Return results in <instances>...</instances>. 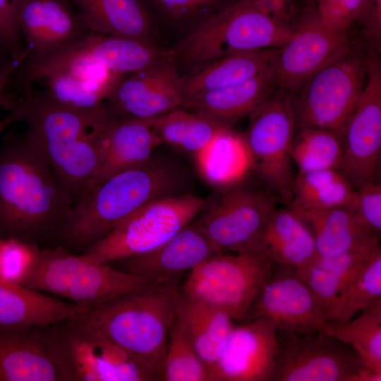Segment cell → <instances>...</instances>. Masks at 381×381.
Returning <instances> with one entry per match:
<instances>
[{
  "label": "cell",
  "mask_w": 381,
  "mask_h": 381,
  "mask_svg": "<svg viewBox=\"0 0 381 381\" xmlns=\"http://www.w3.org/2000/svg\"><path fill=\"white\" fill-rule=\"evenodd\" d=\"M162 380L209 381L205 364L176 315L169 329Z\"/></svg>",
  "instance_id": "cell-39"
},
{
  "label": "cell",
  "mask_w": 381,
  "mask_h": 381,
  "mask_svg": "<svg viewBox=\"0 0 381 381\" xmlns=\"http://www.w3.org/2000/svg\"><path fill=\"white\" fill-rule=\"evenodd\" d=\"M352 43L349 30L325 26L312 9L293 30L289 38L275 49L272 68L277 87L291 93Z\"/></svg>",
  "instance_id": "cell-16"
},
{
  "label": "cell",
  "mask_w": 381,
  "mask_h": 381,
  "mask_svg": "<svg viewBox=\"0 0 381 381\" xmlns=\"http://www.w3.org/2000/svg\"><path fill=\"white\" fill-rule=\"evenodd\" d=\"M243 134L265 189L288 206L295 175L291 147L296 131L291 92L277 87L250 116Z\"/></svg>",
  "instance_id": "cell-11"
},
{
  "label": "cell",
  "mask_w": 381,
  "mask_h": 381,
  "mask_svg": "<svg viewBox=\"0 0 381 381\" xmlns=\"http://www.w3.org/2000/svg\"><path fill=\"white\" fill-rule=\"evenodd\" d=\"M277 333L271 381H352L356 371L365 366L351 347L326 333Z\"/></svg>",
  "instance_id": "cell-14"
},
{
  "label": "cell",
  "mask_w": 381,
  "mask_h": 381,
  "mask_svg": "<svg viewBox=\"0 0 381 381\" xmlns=\"http://www.w3.org/2000/svg\"><path fill=\"white\" fill-rule=\"evenodd\" d=\"M365 0H313L315 16L325 26L348 31L361 12Z\"/></svg>",
  "instance_id": "cell-42"
},
{
  "label": "cell",
  "mask_w": 381,
  "mask_h": 381,
  "mask_svg": "<svg viewBox=\"0 0 381 381\" xmlns=\"http://www.w3.org/2000/svg\"><path fill=\"white\" fill-rule=\"evenodd\" d=\"M275 265L261 253H219L187 273L178 290L243 322L262 284Z\"/></svg>",
  "instance_id": "cell-9"
},
{
  "label": "cell",
  "mask_w": 381,
  "mask_h": 381,
  "mask_svg": "<svg viewBox=\"0 0 381 381\" xmlns=\"http://www.w3.org/2000/svg\"><path fill=\"white\" fill-rule=\"evenodd\" d=\"M249 1L271 19L291 30H294L313 8L302 0Z\"/></svg>",
  "instance_id": "cell-44"
},
{
  "label": "cell",
  "mask_w": 381,
  "mask_h": 381,
  "mask_svg": "<svg viewBox=\"0 0 381 381\" xmlns=\"http://www.w3.org/2000/svg\"><path fill=\"white\" fill-rule=\"evenodd\" d=\"M329 324L331 336L351 347L365 366L381 373V301L349 320Z\"/></svg>",
  "instance_id": "cell-37"
},
{
  "label": "cell",
  "mask_w": 381,
  "mask_h": 381,
  "mask_svg": "<svg viewBox=\"0 0 381 381\" xmlns=\"http://www.w3.org/2000/svg\"><path fill=\"white\" fill-rule=\"evenodd\" d=\"M379 248L380 240H377L333 255H317L296 272L311 290L326 315L350 276Z\"/></svg>",
  "instance_id": "cell-30"
},
{
  "label": "cell",
  "mask_w": 381,
  "mask_h": 381,
  "mask_svg": "<svg viewBox=\"0 0 381 381\" xmlns=\"http://www.w3.org/2000/svg\"><path fill=\"white\" fill-rule=\"evenodd\" d=\"M260 253L275 266L298 271L318 255L313 235L291 207L275 208L265 228Z\"/></svg>",
  "instance_id": "cell-26"
},
{
  "label": "cell",
  "mask_w": 381,
  "mask_h": 381,
  "mask_svg": "<svg viewBox=\"0 0 381 381\" xmlns=\"http://www.w3.org/2000/svg\"><path fill=\"white\" fill-rule=\"evenodd\" d=\"M354 192L339 169L298 172L288 206L296 212L346 206Z\"/></svg>",
  "instance_id": "cell-34"
},
{
  "label": "cell",
  "mask_w": 381,
  "mask_h": 381,
  "mask_svg": "<svg viewBox=\"0 0 381 381\" xmlns=\"http://www.w3.org/2000/svg\"><path fill=\"white\" fill-rule=\"evenodd\" d=\"M32 84L20 83L18 98L5 94L2 106L28 124L74 205L92 187L99 167L102 137L113 113L105 102L92 109L69 107Z\"/></svg>",
  "instance_id": "cell-1"
},
{
  "label": "cell",
  "mask_w": 381,
  "mask_h": 381,
  "mask_svg": "<svg viewBox=\"0 0 381 381\" xmlns=\"http://www.w3.org/2000/svg\"><path fill=\"white\" fill-rule=\"evenodd\" d=\"M194 155L202 178L210 185L221 188L238 186L255 167L243 134L232 131L230 126L221 128Z\"/></svg>",
  "instance_id": "cell-27"
},
{
  "label": "cell",
  "mask_w": 381,
  "mask_h": 381,
  "mask_svg": "<svg viewBox=\"0 0 381 381\" xmlns=\"http://www.w3.org/2000/svg\"><path fill=\"white\" fill-rule=\"evenodd\" d=\"M0 381H61L38 327L0 325Z\"/></svg>",
  "instance_id": "cell-24"
},
{
  "label": "cell",
  "mask_w": 381,
  "mask_h": 381,
  "mask_svg": "<svg viewBox=\"0 0 381 381\" xmlns=\"http://www.w3.org/2000/svg\"><path fill=\"white\" fill-rule=\"evenodd\" d=\"M176 316L209 370L222 353L234 320L225 313L179 292Z\"/></svg>",
  "instance_id": "cell-31"
},
{
  "label": "cell",
  "mask_w": 381,
  "mask_h": 381,
  "mask_svg": "<svg viewBox=\"0 0 381 381\" xmlns=\"http://www.w3.org/2000/svg\"><path fill=\"white\" fill-rule=\"evenodd\" d=\"M226 190L206 204L193 222L221 252L260 253L262 236L277 200L266 189L237 186Z\"/></svg>",
  "instance_id": "cell-12"
},
{
  "label": "cell",
  "mask_w": 381,
  "mask_h": 381,
  "mask_svg": "<svg viewBox=\"0 0 381 381\" xmlns=\"http://www.w3.org/2000/svg\"><path fill=\"white\" fill-rule=\"evenodd\" d=\"M87 309L0 277V325L47 326Z\"/></svg>",
  "instance_id": "cell-28"
},
{
  "label": "cell",
  "mask_w": 381,
  "mask_h": 381,
  "mask_svg": "<svg viewBox=\"0 0 381 381\" xmlns=\"http://www.w3.org/2000/svg\"><path fill=\"white\" fill-rule=\"evenodd\" d=\"M19 284L57 295L87 310L152 286L109 263L90 260L83 254L76 255L59 245L37 247Z\"/></svg>",
  "instance_id": "cell-5"
},
{
  "label": "cell",
  "mask_w": 381,
  "mask_h": 381,
  "mask_svg": "<svg viewBox=\"0 0 381 381\" xmlns=\"http://www.w3.org/2000/svg\"><path fill=\"white\" fill-rule=\"evenodd\" d=\"M73 204L29 130L0 149V236L58 245Z\"/></svg>",
  "instance_id": "cell-2"
},
{
  "label": "cell",
  "mask_w": 381,
  "mask_h": 381,
  "mask_svg": "<svg viewBox=\"0 0 381 381\" xmlns=\"http://www.w3.org/2000/svg\"><path fill=\"white\" fill-rule=\"evenodd\" d=\"M292 31L259 11L249 0H235L198 23L179 42L174 52L189 64H200L238 52L276 49Z\"/></svg>",
  "instance_id": "cell-8"
},
{
  "label": "cell",
  "mask_w": 381,
  "mask_h": 381,
  "mask_svg": "<svg viewBox=\"0 0 381 381\" xmlns=\"http://www.w3.org/2000/svg\"><path fill=\"white\" fill-rule=\"evenodd\" d=\"M122 78L105 101L116 114L154 119L181 107L184 78L174 56L156 62Z\"/></svg>",
  "instance_id": "cell-18"
},
{
  "label": "cell",
  "mask_w": 381,
  "mask_h": 381,
  "mask_svg": "<svg viewBox=\"0 0 381 381\" xmlns=\"http://www.w3.org/2000/svg\"><path fill=\"white\" fill-rule=\"evenodd\" d=\"M183 107L175 108L156 118L153 128L162 143L193 155L203 148L223 127Z\"/></svg>",
  "instance_id": "cell-36"
},
{
  "label": "cell",
  "mask_w": 381,
  "mask_h": 381,
  "mask_svg": "<svg viewBox=\"0 0 381 381\" xmlns=\"http://www.w3.org/2000/svg\"><path fill=\"white\" fill-rule=\"evenodd\" d=\"M182 181L179 171L151 159L107 179L73 206L58 245L84 253L143 206L179 194Z\"/></svg>",
  "instance_id": "cell-3"
},
{
  "label": "cell",
  "mask_w": 381,
  "mask_h": 381,
  "mask_svg": "<svg viewBox=\"0 0 381 381\" xmlns=\"http://www.w3.org/2000/svg\"><path fill=\"white\" fill-rule=\"evenodd\" d=\"M219 253L193 221L157 248L110 264L152 286L179 288L186 273Z\"/></svg>",
  "instance_id": "cell-19"
},
{
  "label": "cell",
  "mask_w": 381,
  "mask_h": 381,
  "mask_svg": "<svg viewBox=\"0 0 381 381\" xmlns=\"http://www.w3.org/2000/svg\"><path fill=\"white\" fill-rule=\"evenodd\" d=\"M295 212L311 231L320 255L344 253L380 238L367 233L346 206Z\"/></svg>",
  "instance_id": "cell-33"
},
{
  "label": "cell",
  "mask_w": 381,
  "mask_h": 381,
  "mask_svg": "<svg viewBox=\"0 0 381 381\" xmlns=\"http://www.w3.org/2000/svg\"><path fill=\"white\" fill-rule=\"evenodd\" d=\"M206 204L189 193L154 200L120 222L83 254L90 260L110 263L150 252L191 223Z\"/></svg>",
  "instance_id": "cell-10"
},
{
  "label": "cell",
  "mask_w": 381,
  "mask_h": 381,
  "mask_svg": "<svg viewBox=\"0 0 381 381\" xmlns=\"http://www.w3.org/2000/svg\"><path fill=\"white\" fill-rule=\"evenodd\" d=\"M155 119L114 113L102 137L99 167L91 188L116 174L143 166L151 159L153 151L162 143L153 128Z\"/></svg>",
  "instance_id": "cell-22"
},
{
  "label": "cell",
  "mask_w": 381,
  "mask_h": 381,
  "mask_svg": "<svg viewBox=\"0 0 381 381\" xmlns=\"http://www.w3.org/2000/svg\"><path fill=\"white\" fill-rule=\"evenodd\" d=\"M366 68L367 50L353 42L306 78L291 93L296 131L318 128L341 137L362 93Z\"/></svg>",
  "instance_id": "cell-7"
},
{
  "label": "cell",
  "mask_w": 381,
  "mask_h": 381,
  "mask_svg": "<svg viewBox=\"0 0 381 381\" xmlns=\"http://www.w3.org/2000/svg\"><path fill=\"white\" fill-rule=\"evenodd\" d=\"M94 33L149 41L151 20L143 0H68Z\"/></svg>",
  "instance_id": "cell-29"
},
{
  "label": "cell",
  "mask_w": 381,
  "mask_h": 381,
  "mask_svg": "<svg viewBox=\"0 0 381 381\" xmlns=\"http://www.w3.org/2000/svg\"><path fill=\"white\" fill-rule=\"evenodd\" d=\"M37 247L15 238L0 241V277L19 283Z\"/></svg>",
  "instance_id": "cell-43"
},
{
  "label": "cell",
  "mask_w": 381,
  "mask_h": 381,
  "mask_svg": "<svg viewBox=\"0 0 381 381\" xmlns=\"http://www.w3.org/2000/svg\"><path fill=\"white\" fill-rule=\"evenodd\" d=\"M341 138L339 170L353 188L380 181L381 61L377 52L367 51L364 87Z\"/></svg>",
  "instance_id": "cell-13"
},
{
  "label": "cell",
  "mask_w": 381,
  "mask_h": 381,
  "mask_svg": "<svg viewBox=\"0 0 381 381\" xmlns=\"http://www.w3.org/2000/svg\"><path fill=\"white\" fill-rule=\"evenodd\" d=\"M18 23L30 53L66 47L94 33L68 0H21Z\"/></svg>",
  "instance_id": "cell-21"
},
{
  "label": "cell",
  "mask_w": 381,
  "mask_h": 381,
  "mask_svg": "<svg viewBox=\"0 0 381 381\" xmlns=\"http://www.w3.org/2000/svg\"><path fill=\"white\" fill-rule=\"evenodd\" d=\"M352 381H381V373L363 366L356 371Z\"/></svg>",
  "instance_id": "cell-48"
},
{
  "label": "cell",
  "mask_w": 381,
  "mask_h": 381,
  "mask_svg": "<svg viewBox=\"0 0 381 381\" xmlns=\"http://www.w3.org/2000/svg\"><path fill=\"white\" fill-rule=\"evenodd\" d=\"M123 75L95 63L81 62L58 68L40 81L61 103L75 109H92L107 100Z\"/></svg>",
  "instance_id": "cell-25"
},
{
  "label": "cell",
  "mask_w": 381,
  "mask_h": 381,
  "mask_svg": "<svg viewBox=\"0 0 381 381\" xmlns=\"http://www.w3.org/2000/svg\"><path fill=\"white\" fill-rule=\"evenodd\" d=\"M178 288L150 286L114 297L72 317L95 329L162 380Z\"/></svg>",
  "instance_id": "cell-4"
},
{
  "label": "cell",
  "mask_w": 381,
  "mask_h": 381,
  "mask_svg": "<svg viewBox=\"0 0 381 381\" xmlns=\"http://www.w3.org/2000/svg\"><path fill=\"white\" fill-rule=\"evenodd\" d=\"M277 87L271 66L245 82L186 97L181 107L230 126L231 123L250 116Z\"/></svg>",
  "instance_id": "cell-23"
},
{
  "label": "cell",
  "mask_w": 381,
  "mask_h": 381,
  "mask_svg": "<svg viewBox=\"0 0 381 381\" xmlns=\"http://www.w3.org/2000/svg\"><path fill=\"white\" fill-rule=\"evenodd\" d=\"M302 1L309 6H313V0H302Z\"/></svg>",
  "instance_id": "cell-51"
},
{
  "label": "cell",
  "mask_w": 381,
  "mask_h": 381,
  "mask_svg": "<svg viewBox=\"0 0 381 381\" xmlns=\"http://www.w3.org/2000/svg\"><path fill=\"white\" fill-rule=\"evenodd\" d=\"M356 23L361 28L365 49L380 54L381 0H365Z\"/></svg>",
  "instance_id": "cell-46"
},
{
  "label": "cell",
  "mask_w": 381,
  "mask_h": 381,
  "mask_svg": "<svg viewBox=\"0 0 381 381\" xmlns=\"http://www.w3.org/2000/svg\"><path fill=\"white\" fill-rule=\"evenodd\" d=\"M21 0H0V40L12 59L19 57L26 49L21 40L18 16Z\"/></svg>",
  "instance_id": "cell-45"
},
{
  "label": "cell",
  "mask_w": 381,
  "mask_h": 381,
  "mask_svg": "<svg viewBox=\"0 0 381 381\" xmlns=\"http://www.w3.org/2000/svg\"><path fill=\"white\" fill-rule=\"evenodd\" d=\"M17 120H19V117L13 111H11L7 116L0 120V135L8 126Z\"/></svg>",
  "instance_id": "cell-49"
},
{
  "label": "cell",
  "mask_w": 381,
  "mask_h": 381,
  "mask_svg": "<svg viewBox=\"0 0 381 381\" xmlns=\"http://www.w3.org/2000/svg\"><path fill=\"white\" fill-rule=\"evenodd\" d=\"M164 16L176 22L200 21L235 0H149Z\"/></svg>",
  "instance_id": "cell-41"
},
{
  "label": "cell",
  "mask_w": 381,
  "mask_h": 381,
  "mask_svg": "<svg viewBox=\"0 0 381 381\" xmlns=\"http://www.w3.org/2000/svg\"><path fill=\"white\" fill-rule=\"evenodd\" d=\"M381 301V248L350 276L327 310L328 321L349 320Z\"/></svg>",
  "instance_id": "cell-35"
},
{
  "label": "cell",
  "mask_w": 381,
  "mask_h": 381,
  "mask_svg": "<svg viewBox=\"0 0 381 381\" xmlns=\"http://www.w3.org/2000/svg\"><path fill=\"white\" fill-rule=\"evenodd\" d=\"M30 52L31 50L27 47L25 51L19 57L11 59L6 64L0 68V107L2 106L6 87Z\"/></svg>",
  "instance_id": "cell-47"
},
{
  "label": "cell",
  "mask_w": 381,
  "mask_h": 381,
  "mask_svg": "<svg viewBox=\"0 0 381 381\" xmlns=\"http://www.w3.org/2000/svg\"><path fill=\"white\" fill-rule=\"evenodd\" d=\"M342 154V138L335 132L308 128L295 133L291 159L298 172L339 169Z\"/></svg>",
  "instance_id": "cell-38"
},
{
  "label": "cell",
  "mask_w": 381,
  "mask_h": 381,
  "mask_svg": "<svg viewBox=\"0 0 381 381\" xmlns=\"http://www.w3.org/2000/svg\"><path fill=\"white\" fill-rule=\"evenodd\" d=\"M11 59L12 57L9 52L0 40V68L6 64Z\"/></svg>",
  "instance_id": "cell-50"
},
{
  "label": "cell",
  "mask_w": 381,
  "mask_h": 381,
  "mask_svg": "<svg viewBox=\"0 0 381 381\" xmlns=\"http://www.w3.org/2000/svg\"><path fill=\"white\" fill-rule=\"evenodd\" d=\"M174 55V52L157 48L150 41L92 33L75 44L42 54L40 62L46 71L85 62L125 75Z\"/></svg>",
  "instance_id": "cell-20"
},
{
  "label": "cell",
  "mask_w": 381,
  "mask_h": 381,
  "mask_svg": "<svg viewBox=\"0 0 381 381\" xmlns=\"http://www.w3.org/2000/svg\"><path fill=\"white\" fill-rule=\"evenodd\" d=\"M61 381H153L138 359L73 317L38 327Z\"/></svg>",
  "instance_id": "cell-6"
},
{
  "label": "cell",
  "mask_w": 381,
  "mask_h": 381,
  "mask_svg": "<svg viewBox=\"0 0 381 381\" xmlns=\"http://www.w3.org/2000/svg\"><path fill=\"white\" fill-rule=\"evenodd\" d=\"M357 223L369 234L380 237L381 183H368L355 192L346 206Z\"/></svg>",
  "instance_id": "cell-40"
},
{
  "label": "cell",
  "mask_w": 381,
  "mask_h": 381,
  "mask_svg": "<svg viewBox=\"0 0 381 381\" xmlns=\"http://www.w3.org/2000/svg\"><path fill=\"white\" fill-rule=\"evenodd\" d=\"M277 329L257 318L234 325L209 381H271L278 353Z\"/></svg>",
  "instance_id": "cell-17"
},
{
  "label": "cell",
  "mask_w": 381,
  "mask_h": 381,
  "mask_svg": "<svg viewBox=\"0 0 381 381\" xmlns=\"http://www.w3.org/2000/svg\"><path fill=\"white\" fill-rule=\"evenodd\" d=\"M275 49L238 52L211 61L209 66L184 78L183 100L190 96L236 85L271 67Z\"/></svg>",
  "instance_id": "cell-32"
},
{
  "label": "cell",
  "mask_w": 381,
  "mask_h": 381,
  "mask_svg": "<svg viewBox=\"0 0 381 381\" xmlns=\"http://www.w3.org/2000/svg\"><path fill=\"white\" fill-rule=\"evenodd\" d=\"M265 318L277 330L331 335L325 313L296 271L275 266L262 284L243 322Z\"/></svg>",
  "instance_id": "cell-15"
}]
</instances>
